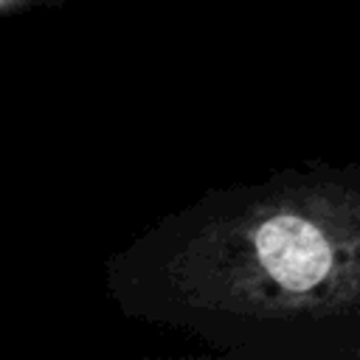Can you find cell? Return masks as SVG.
Here are the masks:
<instances>
[{"label": "cell", "instance_id": "7a4b0ae2", "mask_svg": "<svg viewBox=\"0 0 360 360\" xmlns=\"http://www.w3.org/2000/svg\"><path fill=\"white\" fill-rule=\"evenodd\" d=\"M73 0H0V20L3 17H14V14H25L34 8H51V6H65Z\"/></svg>", "mask_w": 360, "mask_h": 360}, {"label": "cell", "instance_id": "6da1fadb", "mask_svg": "<svg viewBox=\"0 0 360 360\" xmlns=\"http://www.w3.org/2000/svg\"><path fill=\"white\" fill-rule=\"evenodd\" d=\"M110 304L233 360H360V163L205 191L104 264Z\"/></svg>", "mask_w": 360, "mask_h": 360}]
</instances>
